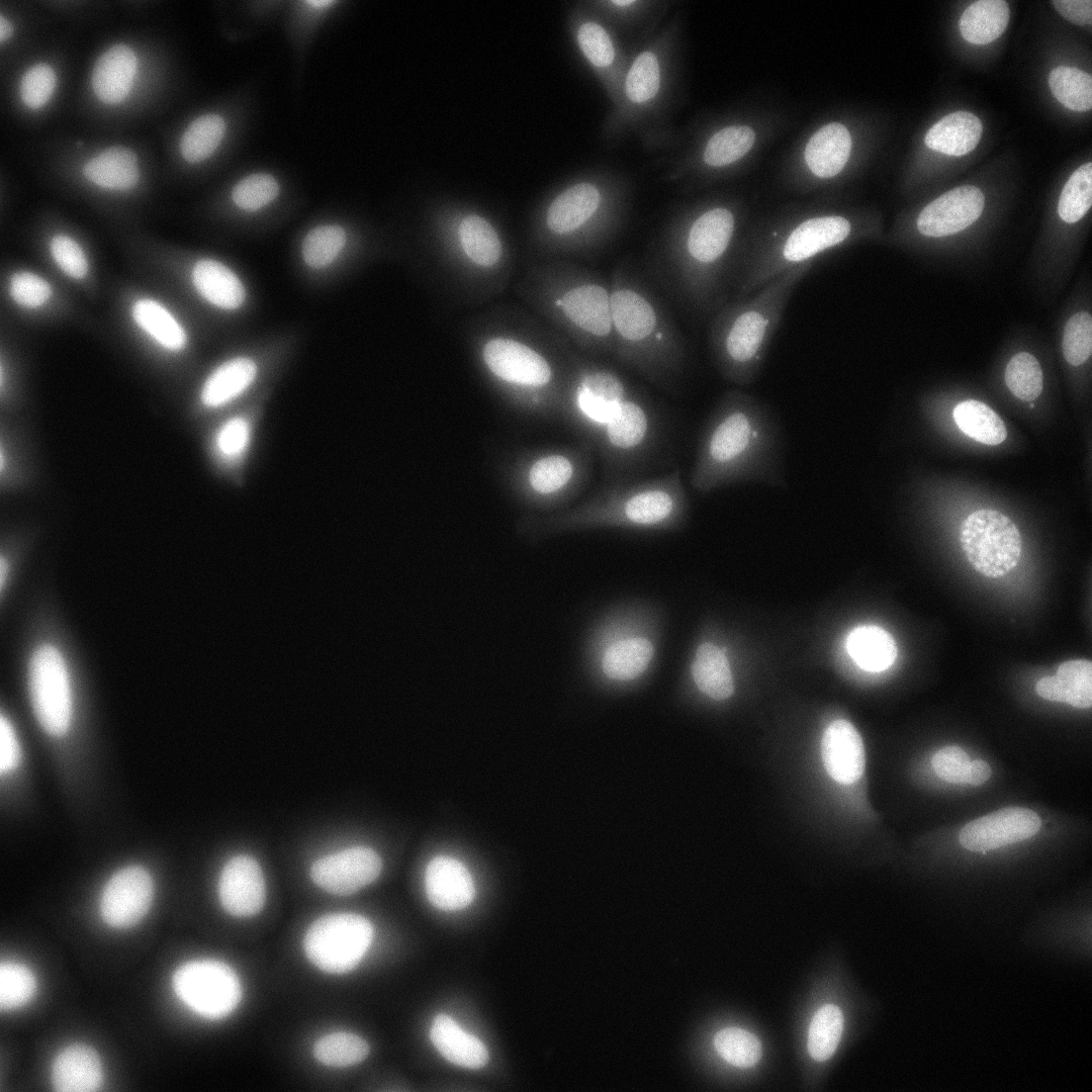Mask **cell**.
<instances>
[{"mask_svg":"<svg viewBox=\"0 0 1092 1092\" xmlns=\"http://www.w3.org/2000/svg\"><path fill=\"white\" fill-rule=\"evenodd\" d=\"M562 405L598 456L604 484L638 479L660 452L664 428L658 407L594 358L571 356Z\"/></svg>","mask_w":1092,"mask_h":1092,"instance_id":"1","label":"cell"},{"mask_svg":"<svg viewBox=\"0 0 1092 1092\" xmlns=\"http://www.w3.org/2000/svg\"><path fill=\"white\" fill-rule=\"evenodd\" d=\"M743 237L738 213L730 205H708L652 246L651 276L692 316H712L731 299Z\"/></svg>","mask_w":1092,"mask_h":1092,"instance_id":"2","label":"cell"},{"mask_svg":"<svg viewBox=\"0 0 1092 1092\" xmlns=\"http://www.w3.org/2000/svg\"><path fill=\"white\" fill-rule=\"evenodd\" d=\"M746 482L785 486L783 436L769 405L734 389L719 398L703 425L690 485L708 494Z\"/></svg>","mask_w":1092,"mask_h":1092,"instance_id":"3","label":"cell"},{"mask_svg":"<svg viewBox=\"0 0 1092 1092\" xmlns=\"http://www.w3.org/2000/svg\"><path fill=\"white\" fill-rule=\"evenodd\" d=\"M122 251L139 280L176 302L204 332L240 319L252 308L248 282L221 256L137 232L125 236Z\"/></svg>","mask_w":1092,"mask_h":1092,"instance_id":"4","label":"cell"},{"mask_svg":"<svg viewBox=\"0 0 1092 1092\" xmlns=\"http://www.w3.org/2000/svg\"><path fill=\"white\" fill-rule=\"evenodd\" d=\"M613 332L612 356L653 385L679 391L686 371V342L667 308L630 261L608 279Z\"/></svg>","mask_w":1092,"mask_h":1092,"instance_id":"5","label":"cell"},{"mask_svg":"<svg viewBox=\"0 0 1092 1092\" xmlns=\"http://www.w3.org/2000/svg\"><path fill=\"white\" fill-rule=\"evenodd\" d=\"M813 266H797L751 295L729 300L711 316L708 347L725 381L745 387L758 379L787 304Z\"/></svg>","mask_w":1092,"mask_h":1092,"instance_id":"6","label":"cell"},{"mask_svg":"<svg viewBox=\"0 0 1092 1092\" xmlns=\"http://www.w3.org/2000/svg\"><path fill=\"white\" fill-rule=\"evenodd\" d=\"M862 236L850 216L836 212L810 214L744 234L731 299L751 295L779 275L845 249Z\"/></svg>","mask_w":1092,"mask_h":1092,"instance_id":"7","label":"cell"},{"mask_svg":"<svg viewBox=\"0 0 1092 1092\" xmlns=\"http://www.w3.org/2000/svg\"><path fill=\"white\" fill-rule=\"evenodd\" d=\"M688 508V497L677 469L657 478L603 484L561 522L572 527L672 528L684 520Z\"/></svg>","mask_w":1092,"mask_h":1092,"instance_id":"8","label":"cell"},{"mask_svg":"<svg viewBox=\"0 0 1092 1092\" xmlns=\"http://www.w3.org/2000/svg\"><path fill=\"white\" fill-rule=\"evenodd\" d=\"M110 305L119 333L162 361H184L193 354L198 334L204 333L182 307L141 280L117 282Z\"/></svg>","mask_w":1092,"mask_h":1092,"instance_id":"9","label":"cell"},{"mask_svg":"<svg viewBox=\"0 0 1092 1092\" xmlns=\"http://www.w3.org/2000/svg\"><path fill=\"white\" fill-rule=\"evenodd\" d=\"M546 284L543 303L576 345L592 358L612 356L609 281L582 267L563 269Z\"/></svg>","mask_w":1092,"mask_h":1092,"instance_id":"10","label":"cell"},{"mask_svg":"<svg viewBox=\"0 0 1092 1092\" xmlns=\"http://www.w3.org/2000/svg\"><path fill=\"white\" fill-rule=\"evenodd\" d=\"M0 294L2 307L22 323L94 325L83 301L40 265L19 261L4 264Z\"/></svg>","mask_w":1092,"mask_h":1092,"instance_id":"11","label":"cell"},{"mask_svg":"<svg viewBox=\"0 0 1092 1092\" xmlns=\"http://www.w3.org/2000/svg\"><path fill=\"white\" fill-rule=\"evenodd\" d=\"M608 200L592 181L577 182L559 193L545 213V228L554 246L587 256L607 246L613 231Z\"/></svg>","mask_w":1092,"mask_h":1092,"instance_id":"12","label":"cell"},{"mask_svg":"<svg viewBox=\"0 0 1092 1092\" xmlns=\"http://www.w3.org/2000/svg\"><path fill=\"white\" fill-rule=\"evenodd\" d=\"M32 248L40 266L79 299L96 302L103 281L95 248L88 238L56 217H45L34 228Z\"/></svg>","mask_w":1092,"mask_h":1092,"instance_id":"13","label":"cell"},{"mask_svg":"<svg viewBox=\"0 0 1092 1092\" xmlns=\"http://www.w3.org/2000/svg\"><path fill=\"white\" fill-rule=\"evenodd\" d=\"M298 333L281 331L260 347L238 350L221 359L199 384L196 393L199 405L206 410H219L246 395L259 383L267 360L295 346Z\"/></svg>","mask_w":1092,"mask_h":1092,"instance_id":"14","label":"cell"},{"mask_svg":"<svg viewBox=\"0 0 1092 1092\" xmlns=\"http://www.w3.org/2000/svg\"><path fill=\"white\" fill-rule=\"evenodd\" d=\"M373 936V925L366 917L355 913H331L311 924L303 948L308 960L319 970L344 974L360 963Z\"/></svg>","mask_w":1092,"mask_h":1092,"instance_id":"15","label":"cell"},{"mask_svg":"<svg viewBox=\"0 0 1092 1092\" xmlns=\"http://www.w3.org/2000/svg\"><path fill=\"white\" fill-rule=\"evenodd\" d=\"M488 367L500 378L524 391L528 407L543 410L555 407L563 393L551 360L542 351L523 341L495 338L484 347Z\"/></svg>","mask_w":1092,"mask_h":1092,"instance_id":"16","label":"cell"},{"mask_svg":"<svg viewBox=\"0 0 1092 1092\" xmlns=\"http://www.w3.org/2000/svg\"><path fill=\"white\" fill-rule=\"evenodd\" d=\"M75 188L86 196L112 206L139 199L146 188L145 173L136 150L127 144H111L91 154L72 177Z\"/></svg>","mask_w":1092,"mask_h":1092,"instance_id":"17","label":"cell"},{"mask_svg":"<svg viewBox=\"0 0 1092 1092\" xmlns=\"http://www.w3.org/2000/svg\"><path fill=\"white\" fill-rule=\"evenodd\" d=\"M959 541L968 563L987 578H1000L1019 563L1022 538L1015 523L994 509H979L960 526Z\"/></svg>","mask_w":1092,"mask_h":1092,"instance_id":"18","label":"cell"},{"mask_svg":"<svg viewBox=\"0 0 1092 1092\" xmlns=\"http://www.w3.org/2000/svg\"><path fill=\"white\" fill-rule=\"evenodd\" d=\"M172 986L190 1010L208 1020L227 1018L242 998L237 973L217 959H195L181 964L173 974Z\"/></svg>","mask_w":1092,"mask_h":1092,"instance_id":"19","label":"cell"},{"mask_svg":"<svg viewBox=\"0 0 1092 1092\" xmlns=\"http://www.w3.org/2000/svg\"><path fill=\"white\" fill-rule=\"evenodd\" d=\"M29 689L37 719L46 732L61 736L69 728L72 713L69 676L63 657L51 645L33 654L29 666Z\"/></svg>","mask_w":1092,"mask_h":1092,"instance_id":"20","label":"cell"},{"mask_svg":"<svg viewBox=\"0 0 1092 1092\" xmlns=\"http://www.w3.org/2000/svg\"><path fill=\"white\" fill-rule=\"evenodd\" d=\"M594 454L592 446L582 440L569 450L538 455L526 471L530 493L546 502L572 499L588 485Z\"/></svg>","mask_w":1092,"mask_h":1092,"instance_id":"21","label":"cell"},{"mask_svg":"<svg viewBox=\"0 0 1092 1092\" xmlns=\"http://www.w3.org/2000/svg\"><path fill=\"white\" fill-rule=\"evenodd\" d=\"M382 866V860L373 849L353 846L318 859L311 866L310 875L324 891L345 896L375 881Z\"/></svg>","mask_w":1092,"mask_h":1092,"instance_id":"22","label":"cell"},{"mask_svg":"<svg viewBox=\"0 0 1092 1092\" xmlns=\"http://www.w3.org/2000/svg\"><path fill=\"white\" fill-rule=\"evenodd\" d=\"M153 897L149 872L138 865L126 866L106 883L100 898V913L116 929L134 927L148 912Z\"/></svg>","mask_w":1092,"mask_h":1092,"instance_id":"23","label":"cell"},{"mask_svg":"<svg viewBox=\"0 0 1092 1092\" xmlns=\"http://www.w3.org/2000/svg\"><path fill=\"white\" fill-rule=\"evenodd\" d=\"M140 62L136 48L126 42H115L95 58L89 84L96 100L108 108L125 105L135 92Z\"/></svg>","mask_w":1092,"mask_h":1092,"instance_id":"24","label":"cell"},{"mask_svg":"<svg viewBox=\"0 0 1092 1092\" xmlns=\"http://www.w3.org/2000/svg\"><path fill=\"white\" fill-rule=\"evenodd\" d=\"M349 241L346 227L333 219L321 220L308 227L296 245L297 264L305 278L317 283L333 278Z\"/></svg>","mask_w":1092,"mask_h":1092,"instance_id":"25","label":"cell"},{"mask_svg":"<svg viewBox=\"0 0 1092 1092\" xmlns=\"http://www.w3.org/2000/svg\"><path fill=\"white\" fill-rule=\"evenodd\" d=\"M1041 818L1025 807H1007L967 823L959 832V843L972 852L986 854L1036 835Z\"/></svg>","mask_w":1092,"mask_h":1092,"instance_id":"26","label":"cell"},{"mask_svg":"<svg viewBox=\"0 0 1092 1092\" xmlns=\"http://www.w3.org/2000/svg\"><path fill=\"white\" fill-rule=\"evenodd\" d=\"M227 913L238 918L258 914L266 900V883L259 863L249 855H237L224 865L218 886Z\"/></svg>","mask_w":1092,"mask_h":1092,"instance_id":"27","label":"cell"},{"mask_svg":"<svg viewBox=\"0 0 1092 1092\" xmlns=\"http://www.w3.org/2000/svg\"><path fill=\"white\" fill-rule=\"evenodd\" d=\"M984 195L975 186L950 190L928 204L919 214L917 228L926 236L941 237L959 232L972 225L984 208Z\"/></svg>","mask_w":1092,"mask_h":1092,"instance_id":"28","label":"cell"},{"mask_svg":"<svg viewBox=\"0 0 1092 1092\" xmlns=\"http://www.w3.org/2000/svg\"><path fill=\"white\" fill-rule=\"evenodd\" d=\"M284 193L282 180L272 171L258 169L236 178L225 191L219 209L238 220H253L273 210Z\"/></svg>","mask_w":1092,"mask_h":1092,"instance_id":"29","label":"cell"},{"mask_svg":"<svg viewBox=\"0 0 1092 1092\" xmlns=\"http://www.w3.org/2000/svg\"><path fill=\"white\" fill-rule=\"evenodd\" d=\"M821 757L827 774L841 784H852L864 774V742L848 720L838 719L827 726L821 740Z\"/></svg>","mask_w":1092,"mask_h":1092,"instance_id":"30","label":"cell"},{"mask_svg":"<svg viewBox=\"0 0 1092 1092\" xmlns=\"http://www.w3.org/2000/svg\"><path fill=\"white\" fill-rule=\"evenodd\" d=\"M424 884L430 903L445 911L463 909L475 896L469 870L460 861L448 856H439L429 862Z\"/></svg>","mask_w":1092,"mask_h":1092,"instance_id":"31","label":"cell"},{"mask_svg":"<svg viewBox=\"0 0 1092 1092\" xmlns=\"http://www.w3.org/2000/svg\"><path fill=\"white\" fill-rule=\"evenodd\" d=\"M103 1066L90 1046L73 1044L55 1056L51 1066V1085L58 1092H92L103 1084Z\"/></svg>","mask_w":1092,"mask_h":1092,"instance_id":"32","label":"cell"},{"mask_svg":"<svg viewBox=\"0 0 1092 1092\" xmlns=\"http://www.w3.org/2000/svg\"><path fill=\"white\" fill-rule=\"evenodd\" d=\"M229 131L227 117L218 111H205L192 118L178 139V153L191 167L213 158L225 143Z\"/></svg>","mask_w":1092,"mask_h":1092,"instance_id":"33","label":"cell"},{"mask_svg":"<svg viewBox=\"0 0 1092 1092\" xmlns=\"http://www.w3.org/2000/svg\"><path fill=\"white\" fill-rule=\"evenodd\" d=\"M851 147L852 139L847 128L840 123H830L810 137L804 157L815 177L829 180L844 169Z\"/></svg>","mask_w":1092,"mask_h":1092,"instance_id":"34","label":"cell"},{"mask_svg":"<svg viewBox=\"0 0 1092 1092\" xmlns=\"http://www.w3.org/2000/svg\"><path fill=\"white\" fill-rule=\"evenodd\" d=\"M1036 690L1045 699L1088 708L1092 703V664L1084 659L1063 662L1054 676L1037 682Z\"/></svg>","mask_w":1092,"mask_h":1092,"instance_id":"35","label":"cell"},{"mask_svg":"<svg viewBox=\"0 0 1092 1092\" xmlns=\"http://www.w3.org/2000/svg\"><path fill=\"white\" fill-rule=\"evenodd\" d=\"M430 1040L437 1050L450 1062L465 1068L483 1067L489 1054L484 1044L465 1032L454 1019L445 1014L437 1015L430 1028Z\"/></svg>","mask_w":1092,"mask_h":1092,"instance_id":"36","label":"cell"},{"mask_svg":"<svg viewBox=\"0 0 1092 1092\" xmlns=\"http://www.w3.org/2000/svg\"><path fill=\"white\" fill-rule=\"evenodd\" d=\"M982 124L973 114L955 112L939 120L927 132L926 145L948 155H964L977 145Z\"/></svg>","mask_w":1092,"mask_h":1092,"instance_id":"37","label":"cell"},{"mask_svg":"<svg viewBox=\"0 0 1092 1092\" xmlns=\"http://www.w3.org/2000/svg\"><path fill=\"white\" fill-rule=\"evenodd\" d=\"M846 647L851 658L862 669L881 672L896 659L897 648L893 637L875 625L855 628L849 634Z\"/></svg>","mask_w":1092,"mask_h":1092,"instance_id":"38","label":"cell"},{"mask_svg":"<svg viewBox=\"0 0 1092 1092\" xmlns=\"http://www.w3.org/2000/svg\"><path fill=\"white\" fill-rule=\"evenodd\" d=\"M1010 18L1004 0H978L969 5L959 19L962 38L968 43L985 45L999 38Z\"/></svg>","mask_w":1092,"mask_h":1092,"instance_id":"39","label":"cell"},{"mask_svg":"<svg viewBox=\"0 0 1092 1092\" xmlns=\"http://www.w3.org/2000/svg\"><path fill=\"white\" fill-rule=\"evenodd\" d=\"M691 672L697 687L709 697L723 700L732 695L734 682L730 666L716 645L704 643L698 647Z\"/></svg>","mask_w":1092,"mask_h":1092,"instance_id":"40","label":"cell"},{"mask_svg":"<svg viewBox=\"0 0 1092 1092\" xmlns=\"http://www.w3.org/2000/svg\"><path fill=\"white\" fill-rule=\"evenodd\" d=\"M958 428L967 436L986 445H998L1007 437L1002 418L987 405L967 400L953 410Z\"/></svg>","mask_w":1092,"mask_h":1092,"instance_id":"41","label":"cell"},{"mask_svg":"<svg viewBox=\"0 0 1092 1092\" xmlns=\"http://www.w3.org/2000/svg\"><path fill=\"white\" fill-rule=\"evenodd\" d=\"M653 653V645L646 638L620 640L605 652L602 660L603 672L613 680H632L645 671Z\"/></svg>","mask_w":1092,"mask_h":1092,"instance_id":"42","label":"cell"},{"mask_svg":"<svg viewBox=\"0 0 1092 1092\" xmlns=\"http://www.w3.org/2000/svg\"><path fill=\"white\" fill-rule=\"evenodd\" d=\"M369 1050L362 1037L350 1032H333L316 1042L313 1053L325 1066L343 1068L363 1061Z\"/></svg>","mask_w":1092,"mask_h":1092,"instance_id":"43","label":"cell"},{"mask_svg":"<svg viewBox=\"0 0 1092 1092\" xmlns=\"http://www.w3.org/2000/svg\"><path fill=\"white\" fill-rule=\"evenodd\" d=\"M460 240L469 258L481 266H492L500 257V240L492 225L485 219L471 215L460 225Z\"/></svg>","mask_w":1092,"mask_h":1092,"instance_id":"44","label":"cell"},{"mask_svg":"<svg viewBox=\"0 0 1092 1092\" xmlns=\"http://www.w3.org/2000/svg\"><path fill=\"white\" fill-rule=\"evenodd\" d=\"M1054 97L1066 108L1077 112L1092 106V78L1089 73L1069 66H1057L1048 76Z\"/></svg>","mask_w":1092,"mask_h":1092,"instance_id":"45","label":"cell"},{"mask_svg":"<svg viewBox=\"0 0 1092 1092\" xmlns=\"http://www.w3.org/2000/svg\"><path fill=\"white\" fill-rule=\"evenodd\" d=\"M842 1011L835 1005H825L814 1015L808 1032V1050L816 1060H826L835 1052L843 1033Z\"/></svg>","mask_w":1092,"mask_h":1092,"instance_id":"46","label":"cell"},{"mask_svg":"<svg viewBox=\"0 0 1092 1092\" xmlns=\"http://www.w3.org/2000/svg\"><path fill=\"white\" fill-rule=\"evenodd\" d=\"M57 73L46 61H38L26 68L18 84V96L27 110H43L51 101L57 87Z\"/></svg>","mask_w":1092,"mask_h":1092,"instance_id":"47","label":"cell"},{"mask_svg":"<svg viewBox=\"0 0 1092 1092\" xmlns=\"http://www.w3.org/2000/svg\"><path fill=\"white\" fill-rule=\"evenodd\" d=\"M754 141L755 133L750 127L724 128L709 139L703 154L704 161L713 167L731 164L745 155Z\"/></svg>","mask_w":1092,"mask_h":1092,"instance_id":"48","label":"cell"},{"mask_svg":"<svg viewBox=\"0 0 1092 1092\" xmlns=\"http://www.w3.org/2000/svg\"><path fill=\"white\" fill-rule=\"evenodd\" d=\"M37 980L33 971L15 960L0 964V1008L11 1011L23 1007L34 997Z\"/></svg>","mask_w":1092,"mask_h":1092,"instance_id":"49","label":"cell"},{"mask_svg":"<svg viewBox=\"0 0 1092 1092\" xmlns=\"http://www.w3.org/2000/svg\"><path fill=\"white\" fill-rule=\"evenodd\" d=\"M1092 203V163L1076 169L1065 183L1058 202L1062 221L1073 224L1084 217Z\"/></svg>","mask_w":1092,"mask_h":1092,"instance_id":"50","label":"cell"},{"mask_svg":"<svg viewBox=\"0 0 1092 1092\" xmlns=\"http://www.w3.org/2000/svg\"><path fill=\"white\" fill-rule=\"evenodd\" d=\"M1005 383L1018 399H1037L1043 390V371L1037 358L1028 352L1014 355L1005 369Z\"/></svg>","mask_w":1092,"mask_h":1092,"instance_id":"51","label":"cell"},{"mask_svg":"<svg viewBox=\"0 0 1092 1092\" xmlns=\"http://www.w3.org/2000/svg\"><path fill=\"white\" fill-rule=\"evenodd\" d=\"M714 1046L721 1057L738 1067L753 1066L762 1056L758 1038L741 1028L719 1031L714 1038Z\"/></svg>","mask_w":1092,"mask_h":1092,"instance_id":"52","label":"cell"},{"mask_svg":"<svg viewBox=\"0 0 1092 1092\" xmlns=\"http://www.w3.org/2000/svg\"><path fill=\"white\" fill-rule=\"evenodd\" d=\"M660 86V66L651 51L641 52L632 63L625 80L628 98L635 103L652 99Z\"/></svg>","mask_w":1092,"mask_h":1092,"instance_id":"53","label":"cell"},{"mask_svg":"<svg viewBox=\"0 0 1092 1092\" xmlns=\"http://www.w3.org/2000/svg\"><path fill=\"white\" fill-rule=\"evenodd\" d=\"M252 426L245 416L237 415L225 421L215 436V448L225 461L240 460L248 450Z\"/></svg>","mask_w":1092,"mask_h":1092,"instance_id":"54","label":"cell"},{"mask_svg":"<svg viewBox=\"0 0 1092 1092\" xmlns=\"http://www.w3.org/2000/svg\"><path fill=\"white\" fill-rule=\"evenodd\" d=\"M1062 351L1065 360L1073 366L1083 364L1092 351V318L1086 312L1073 315L1065 324Z\"/></svg>","mask_w":1092,"mask_h":1092,"instance_id":"55","label":"cell"},{"mask_svg":"<svg viewBox=\"0 0 1092 1092\" xmlns=\"http://www.w3.org/2000/svg\"><path fill=\"white\" fill-rule=\"evenodd\" d=\"M579 45L587 58L595 66L609 65L614 58V49L606 31L598 24L587 22L578 32Z\"/></svg>","mask_w":1092,"mask_h":1092,"instance_id":"56","label":"cell"},{"mask_svg":"<svg viewBox=\"0 0 1092 1092\" xmlns=\"http://www.w3.org/2000/svg\"><path fill=\"white\" fill-rule=\"evenodd\" d=\"M969 762L968 755L957 746L942 748L932 758V766L937 775L952 783H964Z\"/></svg>","mask_w":1092,"mask_h":1092,"instance_id":"57","label":"cell"},{"mask_svg":"<svg viewBox=\"0 0 1092 1092\" xmlns=\"http://www.w3.org/2000/svg\"><path fill=\"white\" fill-rule=\"evenodd\" d=\"M20 748L14 728L10 721L1 715L0 719V770L2 774L13 771L19 763Z\"/></svg>","mask_w":1092,"mask_h":1092,"instance_id":"58","label":"cell"},{"mask_svg":"<svg viewBox=\"0 0 1092 1092\" xmlns=\"http://www.w3.org/2000/svg\"><path fill=\"white\" fill-rule=\"evenodd\" d=\"M1055 9L1070 22L1084 26L1091 23V0H1053Z\"/></svg>","mask_w":1092,"mask_h":1092,"instance_id":"59","label":"cell"},{"mask_svg":"<svg viewBox=\"0 0 1092 1092\" xmlns=\"http://www.w3.org/2000/svg\"><path fill=\"white\" fill-rule=\"evenodd\" d=\"M990 775L991 768L985 761H970L966 769L964 782L971 785H980L984 783Z\"/></svg>","mask_w":1092,"mask_h":1092,"instance_id":"60","label":"cell"},{"mask_svg":"<svg viewBox=\"0 0 1092 1092\" xmlns=\"http://www.w3.org/2000/svg\"><path fill=\"white\" fill-rule=\"evenodd\" d=\"M14 33H15V27H14L13 22L11 21V19L9 17H7L3 13H1L0 14V42H1V44L4 45L5 43L9 42L12 39V37L14 36Z\"/></svg>","mask_w":1092,"mask_h":1092,"instance_id":"61","label":"cell"},{"mask_svg":"<svg viewBox=\"0 0 1092 1092\" xmlns=\"http://www.w3.org/2000/svg\"><path fill=\"white\" fill-rule=\"evenodd\" d=\"M7 573H8V565L5 561V559L1 558V562H0V579H1V586L2 587L5 584V578L7 576Z\"/></svg>","mask_w":1092,"mask_h":1092,"instance_id":"62","label":"cell"},{"mask_svg":"<svg viewBox=\"0 0 1092 1092\" xmlns=\"http://www.w3.org/2000/svg\"><path fill=\"white\" fill-rule=\"evenodd\" d=\"M611 3L616 5V6H619V7H625V6H629V5L634 4L635 1L634 0H612Z\"/></svg>","mask_w":1092,"mask_h":1092,"instance_id":"63","label":"cell"},{"mask_svg":"<svg viewBox=\"0 0 1092 1092\" xmlns=\"http://www.w3.org/2000/svg\"><path fill=\"white\" fill-rule=\"evenodd\" d=\"M1030 408H1031V409H1033V408H1034V404H1031V405H1030Z\"/></svg>","mask_w":1092,"mask_h":1092,"instance_id":"64","label":"cell"}]
</instances>
